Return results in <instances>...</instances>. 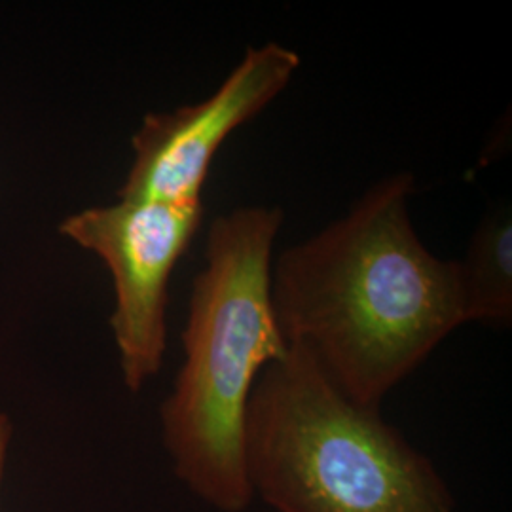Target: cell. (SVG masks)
I'll return each mask as SVG.
<instances>
[{
    "instance_id": "3",
    "label": "cell",
    "mask_w": 512,
    "mask_h": 512,
    "mask_svg": "<svg viewBox=\"0 0 512 512\" xmlns=\"http://www.w3.org/2000/svg\"><path fill=\"white\" fill-rule=\"evenodd\" d=\"M243 458L253 494L277 512H456L433 461L302 346L256 378Z\"/></svg>"
},
{
    "instance_id": "4",
    "label": "cell",
    "mask_w": 512,
    "mask_h": 512,
    "mask_svg": "<svg viewBox=\"0 0 512 512\" xmlns=\"http://www.w3.org/2000/svg\"><path fill=\"white\" fill-rule=\"evenodd\" d=\"M202 220L203 202L120 200L74 213L59 226L112 274L116 306L110 327L124 384L133 393L164 363L169 279Z\"/></svg>"
},
{
    "instance_id": "1",
    "label": "cell",
    "mask_w": 512,
    "mask_h": 512,
    "mask_svg": "<svg viewBox=\"0 0 512 512\" xmlns=\"http://www.w3.org/2000/svg\"><path fill=\"white\" fill-rule=\"evenodd\" d=\"M414 177L368 188L342 219L272 264L275 321L353 403L380 408L440 342L465 325L458 260H440L414 230Z\"/></svg>"
},
{
    "instance_id": "2",
    "label": "cell",
    "mask_w": 512,
    "mask_h": 512,
    "mask_svg": "<svg viewBox=\"0 0 512 512\" xmlns=\"http://www.w3.org/2000/svg\"><path fill=\"white\" fill-rule=\"evenodd\" d=\"M281 224L283 211L268 205L211 222L183 332L184 363L162 406L175 475L220 512H243L255 497L243 458L247 404L260 372L289 349L272 306Z\"/></svg>"
},
{
    "instance_id": "6",
    "label": "cell",
    "mask_w": 512,
    "mask_h": 512,
    "mask_svg": "<svg viewBox=\"0 0 512 512\" xmlns=\"http://www.w3.org/2000/svg\"><path fill=\"white\" fill-rule=\"evenodd\" d=\"M465 323L511 325V207L499 205L478 222L467 255L458 262Z\"/></svg>"
},
{
    "instance_id": "5",
    "label": "cell",
    "mask_w": 512,
    "mask_h": 512,
    "mask_svg": "<svg viewBox=\"0 0 512 512\" xmlns=\"http://www.w3.org/2000/svg\"><path fill=\"white\" fill-rule=\"evenodd\" d=\"M300 55L277 42L249 48L219 90L194 105L147 114L131 139L133 164L120 200L202 202L209 165L239 126L266 109L293 80Z\"/></svg>"
},
{
    "instance_id": "7",
    "label": "cell",
    "mask_w": 512,
    "mask_h": 512,
    "mask_svg": "<svg viewBox=\"0 0 512 512\" xmlns=\"http://www.w3.org/2000/svg\"><path fill=\"white\" fill-rule=\"evenodd\" d=\"M10 439H12V421L8 420V416L0 414V488H2V476L6 467Z\"/></svg>"
}]
</instances>
